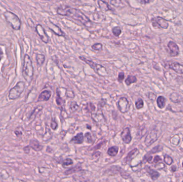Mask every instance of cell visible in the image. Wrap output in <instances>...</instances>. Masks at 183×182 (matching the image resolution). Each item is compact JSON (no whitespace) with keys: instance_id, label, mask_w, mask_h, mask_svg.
<instances>
[{"instance_id":"7a4b0ae2","label":"cell","mask_w":183,"mask_h":182,"mask_svg":"<svg viewBox=\"0 0 183 182\" xmlns=\"http://www.w3.org/2000/svg\"><path fill=\"white\" fill-rule=\"evenodd\" d=\"M34 74V70L32 62L30 56L26 54L24 57V65L23 68V76L25 80L30 82Z\"/></svg>"},{"instance_id":"f5cc1de1","label":"cell","mask_w":183,"mask_h":182,"mask_svg":"<svg viewBox=\"0 0 183 182\" xmlns=\"http://www.w3.org/2000/svg\"></svg>"},{"instance_id":"d6a6232c","label":"cell","mask_w":183,"mask_h":182,"mask_svg":"<svg viewBox=\"0 0 183 182\" xmlns=\"http://www.w3.org/2000/svg\"><path fill=\"white\" fill-rule=\"evenodd\" d=\"M163 150V146L161 145L156 146L155 148H152V150L149 152L148 154H154L157 152H159Z\"/></svg>"},{"instance_id":"30bf717a","label":"cell","mask_w":183,"mask_h":182,"mask_svg":"<svg viewBox=\"0 0 183 182\" xmlns=\"http://www.w3.org/2000/svg\"><path fill=\"white\" fill-rule=\"evenodd\" d=\"M158 133L157 131L152 130L149 132L146 137L145 143L147 146H149L156 141L158 138Z\"/></svg>"},{"instance_id":"6da1fadb","label":"cell","mask_w":183,"mask_h":182,"mask_svg":"<svg viewBox=\"0 0 183 182\" xmlns=\"http://www.w3.org/2000/svg\"><path fill=\"white\" fill-rule=\"evenodd\" d=\"M57 13L60 16L71 17L72 19L79 21L85 27H91L92 24L91 20L78 9L69 6L58 7L57 9Z\"/></svg>"},{"instance_id":"5bb4252c","label":"cell","mask_w":183,"mask_h":182,"mask_svg":"<svg viewBox=\"0 0 183 182\" xmlns=\"http://www.w3.org/2000/svg\"><path fill=\"white\" fill-rule=\"evenodd\" d=\"M169 68L177 73L183 74V65L178 63H173L170 64Z\"/></svg>"},{"instance_id":"4dcf8cb0","label":"cell","mask_w":183,"mask_h":182,"mask_svg":"<svg viewBox=\"0 0 183 182\" xmlns=\"http://www.w3.org/2000/svg\"><path fill=\"white\" fill-rule=\"evenodd\" d=\"M164 161L167 165H170L173 163V159L169 155H165L164 156Z\"/></svg>"},{"instance_id":"9c48e42d","label":"cell","mask_w":183,"mask_h":182,"mask_svg":"<svg viewBox=\"0 0 183 182\" xmlns=\"http://www.w3.org/2000/svg\"><path fill=\"white\" fill-rule=\"evenodd\" d=\"M168 47L169 49L170 55L171 57H177L180 54V48L175 42L172 41H169L168 44Z\"/></svg>"},{"instance_id":"74e56055","label":"cell","mask_w":183,"mask_h":182,"mask_svg":"<svg viewBox=\"0 0 183 182\" xmlns=\"http://www.w3.org/2000/svg\"><path fill=\"white\" fill-rule=\"evenodd\" d=\"M51 128H52V129H53L54 130H55L57 128H58V125L57 122L55 121V120H52L51 122Z\"/></svg>"},{"instance_id":"8fae6325","label":"cell","mask_w":183,"mask_h":182,"mask_svg":"<svg viewBox=\"0 0 183 182\" xmlns=\"http://www.w3.org/2000/svg\"><path fill=\"white\" fill-rule=\"evenodd\" d=\"M121 137L123 141L126 144H129L132 141V136L129 128H126L121 133Z\"/></svg>"},{"instance_id":"e575fe53","label":"cell","mask_w":183,"mask_h":182,"mask_svg":"<svg viewBox=\"0 0 183 182\" xmlns=\"http://www.w3.org/2000/svg\"><path fill=\"white\" fill-rule=\"evenodd\" d=\"M73 164V161L71 160V159H67L65 160L64 162H63V166L64 167H68L69 165H71Z\"/></svg>"},{"instance_id":"44dd1931","label":"cell","mask_w":183,"mask_h":182,"mask_svg":"<svg viewBox=\"0 0 183 182\" xmlns=\"http://www.w3.org/2000/svg\"><path fill=\"white\" fill-rule=\"evenodd\" d=\"M137 82V78L135 75H128V78L125 80V83L126 85L129 86L132 83H134Z\"/></svg>"},{"instance_id":"ba28073f","label":"cell","mask_w":183,"mask_h":182,"mask_svg":"<svg viewBox=\"0 0 183 182\" xmlns=\"http://www.w3.org/2000/svg\"><path fill=\"white\" fill-rule=\"evenodd\" d=\"M35 30L38 35L39 36V37H40L41 40L45 43L46 44L48 43L49 42V38L44 30V27H42V26L40 24H38L36 26Z\"/></svg>"},{"instance_id":"1f68e13d","label":"cell","mask_w":183,"mask_h":182,"mask_svg":"<svg viewBox=\"0 0 183 182\" xmlns=\"http://www.w3.org/2000/svg\"><path fill=\"white\" fill-rule=\"evenodd\" d=\"M144 106V103L142 99H139L136 102V108L137 110H140L143 108Z\"/></svg>"},{"instance_id":"836d02e7","label":"cell","mask_w":183,"mask_h":182,"mask_svg":"<svg viewBox=\"0 0 183 182\" xmlns=\"http://www.w3.org/2000/svg\"><path fill=\"white\" fill-rule=\"evenodd\" d=\"M92 49L95 51H101L102 49V44L100 43H95L92 46Z\"/></svg>"},{"instance_id":"e0dca14e","label":"cell","mask_w":183,"mask_h":182,"mask_svg":"<svg viewBox=\"0 0 183 182\" xmlns=\"http://www.w3.org/2000/svg\"><path fill=\"white\" fill-rule=\"evenodd\" d=\"M145 169L146 172L148 173V174L152 180L155 181L159 177L160 174L159 172H157L155 170L152 169L150 167H149V166H145Z\"/></svg>"},{"instance_id":"f35d334b","label":"cell","mask_w":183,"mask_h":182,"mask_svg":"<svg viewBox=\"0 0 183 182\" xmlns=\"http://www.w3.org/2000/svg\"><path fill=\"white\" fill-rule=\"evenodd\" d=\"M156 94L153 93V92H149V94H148V98L150 101H154L156 99Z\"/></svg>"},{"instance_id":"cb8c5ba5","label":"cell","mask_w":183,"mask_h":182,"mask_svg":"<svg viewBox=\"0 0 183 182\" xmlns=\"http://www.w3.org/2000/svg\"><path fill=\"white\" fill-rule=\"evenodd\" d=\"M96 107L95 105L93 104L91 102H88L86 105L85 110L87 111L88 113H92L93 112L95 111Z\"/></svg>"},{"instance_id":"277c9868","label":"cell","mask_w":183,"mask_h":182,"mask_svg":"<svg viewBox=\"0 0 183 182\" xmlns=\"http://www.w3.org/2000/svg\"><path fill=\"white\" fill-rule=\"evenodd\" d=\"M79 58L83 61H84L86 64L95 71V72L101 76H105V74H107V70L103 66L100 64H97L93 61L88 59L83 56H79Z\"/></svg>"},{"instance_id":"f546056e","label":"cell","mask_w":183,"mask_h":182,"mask_svg":"<svg viewBox=\"0 0 183 182\" xmlns=\"http://www.w3.org/2000/svg\"><path fill=\"white\" fill-rule=\"evenodd\" d=\"M79 108V105L76 101H72L70 105V110L71 112H74Z\"/></svg>"},{"instance_id":"681fc988","label":"cell","mask_w":183,"mask_h":182,"mask_svg":"<svg viewBox=\"0 0 183 182\" xmlns=\"http://www.w3.org/2000/svg\"><path fill=\"white\" fill-rule=\"evenodd\" d=\"M87 128H88V129H91V127H88V125H87Z\"/></svg>"},{"instance_id":"8d00e7d4","label":"cell","mask_w":183,"mask_h":182,"mask_svg":"<svg viewBox=\"0 0 183 182\" xmlns=\"http://www.w3.org/2000/svg\"><path fill=\"white\" fill-rule=\"evenodd\" d=\"M85 137L86 138V142L88 143H91L92 142V138L91 135L89 132H87L85 134Z\"/></svg>"},{"instance_id":"5b68a950","label":"cell","mask_w":183,"mask_h":182,"mask_svg":"<svg viewBox=\"0 0 183 182\" xmlns=\"http://www.w3.org/2000/svg\"><path fill=\"white\" fill-rule=\"evenodd\" d=\"M25 88V83L23 81L19 82L14 88L10 90L9 94V98L12 100L18 98L24 91Z\"/></svg>"},{"instance_id":"c3c4849f","label":"cell","mask_w":183,"mask_h":182,"mask_svg":"<svg viewBox=\"0 0 183 182\" xmlns=\"http://www.w3.org/2000/svg\"><path fill=\"white\" fill-rule=\"evenodd\" d=\"M171 170L173 171V172H176V167L175 165H173L171 167Z\"/></svg>"},{"instance_id":"f6af8a7d","label":"cell","mask_w":183,"mask_h":182,"mask_svg":"<svg viewBox=\"0 0 183 182\" xmlns=\"http://www.w3.org/2000/svg\"><path fill=\"white\" fill-rule=\"evenodd\" d=\"M104 143H105V142H101V143H100L97 145V146H95V147H94V150H97V149H98V148H101L102 145L104 144Z\"/></svg>"},{"instance_id":"2e32d148","label":"cell","mask_w":183,"mask_h":182,"mask_svg":"<svg viewBox=\"0 0 183 182\" xmlns=\"http://www.w3.org/2000/svg\"><path fill=\"white\" fill-rule=\"evenodd\" d=\"M51 96V92L49 90H44L41 93L37 99V101H48Z\"/></svg>"},{"instance_id":"d6986e66","label":"cell","mask_w":183,"mask_h":182,"mask_svg":"<svg viewBox=\"0 0 183 182\" xmlns=\"http://www.w3.org/2000/svg\"><path fill=\"white\" fill-rule=\"evenodd\" d=\"M84 142V136L82 133H79L75 137L71 139V143H73L77 144H82Z\"/></svg>"},{"instance_id":"816d5d0a","label":"cell","mask_w":183,"mask_h":182,"mask_svg":"<svg viewBox=\"0 0 183 182\" xmlns=\"http://www.w3.org/2000/svg\"></svg>"},{"instance_id":"d590c367","label":"cell","mask_w":183,"mask_h":182,"mask_svg":"<svg viewBox=\"0 0 183 182\" xmlns=\"http://www.w3.org/2000/svg\"><path fill=\"white\" fill-rule=\"evenodd\" d=\"M125 78V74L123 72H121L119 73V75H118V78H117V80L119 83H122L123 81L124 80Z\"/></svg>"},{"instance_id":"4316f807","label":"cell","mask_w":183,"mask_h":182,"mask_svg":"<svg viewBox=\"0 0 183 182\" xmlns=\"http://www.w3.org/2000/svg\"><path fill=\"white\" fill-rule=\"evenodd\" d=\"M110 3L116 8H124L125 7L124 4L121 1H111Z\"/></svg>"},{"instance_id":"9a60e30c","label":"cell","mask_w":183,"mask_h":182,"mask_svg":"<svg viewBox=\"0 0 183 182\" xmlns=\"http://www.w3.org/2000/svg\"><path fill=\"white\" fill-rule=\"evenodd\" d=\"M138 153V150L137 148H136L132 150L131 151L129 152V153L128 154L127 156H126V157H125L124 159L123 160V163H124V165H125L126 164H127L129 162H130L131 160L135 156V155L137 154Z\"/></svg>"},{"instance_id":"7c38bea8","label":"cell","mask_w":183,"mask_h":182,"mask_svg":"<svg viewBox=\"0 0 183 182\" xmlns=\"http://www.w3.org/2000/svg\"><path fill=\"white\" fill-rule=\"evenodd\" d=\"M48 27L51 31H53L55 35L59 37H65V34L61 30V28L58 27L56 25L52 23L51 21L49 22Z\"/></svg>"},{"instance_id":"83f0119b","label":"cell","mask_w":183,"mask_h":182,"mask_svg":"<svg viewBox=\"0 0 183 182\" xmlns=\"http://www.w3.org/2000/svg\"><path fill=\"white\" fill-rule=\"evenodd\" d=\"M112 32L116 37H119L120 36L121 34H122V30L121 27L119 26H115V27H113V28L112 29Z\"/></svg>"},{"instance_id":"3957f363","label":"cell","mask_w":183,"mask_h":182,"mask_svg":"<svg viewBox=\"0 0 183 182\" xmlns=\"http://www.w3.org/2000/svg\"><path fill=\"white\" fill-rule=\"evenodd\" d=\"M4 16L5 17L7 23L10 25L15 30H19L21 27V21L20 19L15 14L10 12L6 11L4 14Z\"/></svg>"},{"instance_id":"ee69618b","label":"cell","mask_w":183,"mask_h":182,"mask_svg":"<svg viewBox=\"0 0 183 182\" xmlns=\"http://www.w3.org/2000/svg\"><path fill=\"white\" fill-rule=\"evenodd\" d=\"M139 2L140 3L145 4L149 3H150L151 2H152V1H149V0H141V1H139Z\"/></svg>"},{"instance_id":"ac0fdd59","label":"cell","mask_w":183,"mask_h":182,"mask_svg":"<svg viewBox=\"0 0 183 182\" xmlns=\"http://www.w3.org/2000/svg\"><path fill=\"white\" fill-rule=\"evenodd\" d=\"M98 4L101 10L103 11H112V9L110 7L109 4L108 3V2L104 1H101L99 0L98 1Z\"/></svg>"},{"instance_id":"d4e9b609","label":"cell","mask_w":183,"mask_h":182,"mask_svg":"<svg viewBox=\"0 0 183 182\" xmlns=\"http://www.w3.org/2000/svg\"><path fill=\"white\" fill-rule=\"evenodd\" d=\"M56 104L58 106H62V108L64 105L65 101L62 99V98H61L58 89H57V96H56Z\"/></svg>"},{"instance_id":"7bdbcfd3","label":"cell","mask_w":183,"mask_h":182,"mask_svg":"<svg viewBox=\"0 0 183 182\" xmlns=\"http://www.w3.org/2000/svg\"><path fill=\"white\" fill-rule=\"evenodd\" d=\"M15 135H16L17 136H21V135H23V132H21V131H19V130H15Z\"/></svg>"},{"instance_id":"f907efd6","label":"cell","mask_w":183,"mask_h":182,"mask_svg":"<svg viewBox=\"0 0 183 182\" xmlns=\"http://www.w3.org/2000/svg\"></svg>"},{"instance_id":"bcb514c9","label":"cell","mask_w":183,"mask_h":182,"mask_svg":"<svg viewBox=\"0 0 183 182\" xmlns=\"http://www.w3.org/2000/svg\"><path fill=\"white\" fill-rule=\"evenodd\" d=\"M147 161L149 163H152V156H149L148 158L147 159Z\"/></svg>"},{"instance_id":"7dc6e473","label":"cell","mask_w":183,"mask_h":182,"mask_svg":"<svg viewBox=\"0 0 183 182\" xmlns=\"http://www.w3.org/2000/svg\"><path fill=\"white\" fill-rule=\"evenodd\" d=\"M3 52L1 50V49H0V61L2 59V58H3Z\"/></svg>"},{"instance_id":"603a6c76","label":"cell","mask_w":183,"mask_h":182,"mask_svg":"<svg viewBox=\"0 0 183 182\" xmlns=\"http://www.w3.org/2000/svg\"><path fill=\"white\" fill-rule=\"evenodd\" d=\"M118 152H119V148L117 146H114L108 148L107 151V153L108 155L111 156H115L117 154Z\"/></svg>"},{"instance_id":"484cf974","label":"cell","mask_w":183,"mask_h":182,"mask_svg":"<svg viewBox=\"0 0 183 182\" xmlns=\"http://www.w3.org/2000/svg\"><path fill=\"white\" fill-rule=\"evenodd\" d=\"M36 60L38 65L41 66L44 63L45 61V56L44 54H38L36 57Z\"/></svg>"},{"instance_id":"ab89813d","label":"cell","mask_w":183,"mask_h":182,"mask_svg":"<svg viewBox=\"0 0 183 182\" xmlns=\"http://www.w3.org/2000/svg\"><path fill=\"white\" fill-rule=\"evenodd\" d=\"M161 161H162V159L161 158V157L159 155H156L152 160V163H157Z\"/></svg>"},{"instance_id":"8992f818","label":"cell","mask_w":183,"mask_h":182,"mask_svg":"<svg viewBox=\"0 0 183 182\" xmlns=\"http://www.w3.org/2000/svg\"><path fill=\"white\" fill-rule=\"evenodd\" d=\"M152 27L155 28L166 30L169 27V21L164 19L162 17H154L151 19Z\"/></svg>"},{"instance_id":"4fadbf2b","label":"cell","mask_w":183,"mask_h":182,"mask_svg":"<svg viewBox=\"0 0 183 182\" xmlns=\"http://www.w3.org/2000/svg\"><path fill=\"white\" fill-rule=\"evenodd\" d=\"M28 146L33 149L35 151L39 152L42 150L44 146L40 144V143L36 139H31L30 141V144Z\"/></svg>"},{"instance_id":"ffe728a7","label":"cell","mask_w":183,"mask_h":182,"mask_svg":"<svg viewBox=\"0 0 183 182\" xmlns=\"http://www.w3.org/2000/svg\"><path fill=\"white\" fill-rule=\"evenodd\" d=\"M156 102H157V105L158 107L161 109H162L166 106V99L164 96H159L158 98H157Z\"/></svg>"},{"instance_id":"b9f144b4","label":"cell","mask_w":183,"mask_h":182,"mask_svg":"<svg viewBox=\"0 0 183 182\" xmlns=\"http://www.w3.org/2000/svg\"><path fill=\"white\" fill-rule=\"evenodd\" d=\"M30 149L31 148L28 146V145H27L26 146H25L23 150L24 153H25V154H28V153H30Z\"/></svg>"},{"instance_id":"60d3db41","label":"cell","mask_w":183,"mask_h":182,"mask_svg":"<svg viewBox=\"0 0 183 182\" xmlns=\"http://www.w3.org/2000/svg\"><path fill=\"white\" fill-rule=\"evenodd\" d=\"M106 104V100L104 99H102L100 101H99L98 103V106H100L101 108H103V106H104Z\"/></svg>"},{"instance_id":"52a82bcc","label":"cell","mask_w":183,"mask_h":182,"mask_svg":"<svg viewBox=\"0 0 183 182\" xmlns=\"http://www.w3.org/2000/svg\"><path fill=\"white\" fill-rule=\"evenodd\" d=\"M117 105L119 111L122 113H125L128 112L130 109L131 105L130 104V102L128 99L124 97L119 98Z\"/></svg>"},{"instance_id":"7402d4cb","label":"cell","mask_w":183,"mask_h":182,"mask_svg":"<svg viewBox=\"0 0 183 182\" xmlns=\"http://www.w3.org/2000/svg\"><path fill=\"white\" fill-rule=\"evenodd\" d=\"M43 109V106H38L36 108L34 109L33 110V111L32 112L31 114L30 117L29 118V120H34L35 118L36 117L37 115Z\"/></svg>"},{"instance_id":"f1b7e54d","label":"cell","mask_w":183,"mask_h":182,"mask_svg":"<svg viewBox=\"0 0 183 182\" xmlns=\"http://www.w3.org/2000/svg\"><path fill=\"white\" fill-rule=\"evenodd\" d=\"M180 136L178 135L173 136L172 138H171V143L173 145H178L180 143Z\"/></svg>"}]
</instances>
